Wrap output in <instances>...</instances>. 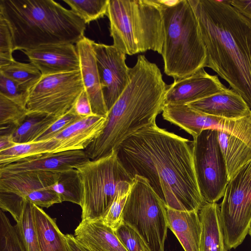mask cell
I'll list each match as a JSON object with an SVG mask.
<instances>
[{
	"label": "cell",
	"mask_w": 251,
	"mask_h": 251,
	"mask_svg": "<svg viewBox=\"0 0 251 251\" xmlns=\"http://www.w3.org/2000/svg\"><path fill=\"white\" fill-rule=\"evenodd\" d=\"M191 143L155 123L131 135L116 151L130 176L145 178L166 207L199 212L206 202L198 185Z\"/></svg>",
	"instance_id": "cell-1"
},
{
	"label": "cell",
	"mask_w": 251,
	"mask_h": 251,
	"mask_svg": "<svg viewBox=\"0 0 251 251\" xmlns=\"http://www.w3.org/2000/svg\"><path fill=\"white\" fill-rule=\"evenodd\" d=\"M188 0L206 49V67L225 80L251 110V20L231 0Z\"/></svg>",
	"instance_id": "cell-2"
},
{
	"label": "cell",
	"mask_w": 251,
	"mask_h": 251,
	"mask_svg": "<svg viewBox=\"0 0 251 251\" xmlns=\"http://www.w3.org/2000/svg\"><path fill=\"white\" fill-rule=\"evenodd\" d=\"M167 85L158 67L145 55L130 68L128 83L110 109L100 133L84 150L90 160L117 151L131 135L156 123L165 106Z\"/></svg>",
	"instance_id": "cell-3"
},
{
	"label": "cell",
	"mask_w": 251,
	"mask_h": 251,
	"mask_svg": "<svg viewBox=\"0 0 251 251\" xmlns=\"http://www.w3.org/2000/svg\"><path fill=\"white\" fill-rule=\"evenodd\" d=\"M0 16L9 27L14 51L76 44L84 36V21L53 0H0Z\"/></svg>",
	"instance_id": "cell-4"
},
{
	"label": "cell",
	"mask_w": 251,
	"mask_h": 251,
	"mask_svg": "<svg viewBox=\"0 0 251 251\" xmlns=\"http://www.w3.org/2000/svg\"><path fill=\"white\" fill-rule=\"evenodd\" d=\"M164 38L161 55L165 74L174 80L206 67L207 52L188 0H161Z\"/></svg>",
	"instance_id": "cell-5"
},
{
	"label": "cell",
	"mask_w": 251,
	"mask_h": 251,
	"mask_svg": "<svg viewBox=\"0 0 251 251\" xmlns=\"http://www.w3.org/2000/svg\"><path fill=\"white\" fill-rule=\"evenodd\" d=\"M113 46L126 55L161 54L164 33L159 0H109L106 13Z\"/></svg>",
	"instance_id": "cell-6"
},
{
	"label": "cell",
	"mask_w": 251,
	"mask_h": 251,
	"mask_svg": "<svg viewBox=\"0 0 251 251\" xmlns=\"http://www.w3.org/2000/svg\"><path fill=\"white\" fill-rule=\"evenodd\" d=\"M82 186L81 220L100 219L118 192L130 185L133 178L120 161L116 151L76 168Z\"/></svg>",
	"instance_id": "cell-7"
},
{
	"label": "cell",
	"mask_w": 251,
	"mask_h": 251,
	"mask_svg": "<svg viewBox=\"0 0 251 251\" xmlns=\"http://www.w3.org/2000/svg\"><path fill=\"white\" fill-rule=\"evenodd\" d=\"M122 219L139 234L150 251H164L168 228L166 206L145 178L134 177Z\"/></svg>",
	"instance_id": "cell-8"
},
{
	"label": "cell",
	"mask_w": 251,
	"mask_h": 251,
	"mask_svg": "<svg viewBox=\"0 0 251 251\" xmlns=\"http://www.w3.org/2000/svg\"><path fill=\"white\" fill-rule=\"evenodd\" d=\"M220 208L226 245L228 250L235 249L251 225V161L229 180Z\"/></svg>",
	"instance_id": "cell-9"
},
{
	"label": "cell",
	"mask_w": 251,
	"mask_h": 251,
	"mask_svg": "<svg viewBox=\"0 0 251 251\" xmlns=\"http://www.w3.org/2000/svg\"><path fill=\"white\" fill-rule=\"evenodd\" d=\"M194 170L198 185L206 203H214L224 197L229 179L217 130L206 129L191 143Z\"/></svg>",
	"instance_id": "cell-10"
},
{
	"label": "cell",
	"mask_w": 251,
	"mask_h": 251,
	"mask_svg": "<svg viewBox=\"0 0 251 251\" xmlns=\"http://www.w3.org/2000/svg\"><path fill=\"white\" fill-rule=\"evenodd\" d=\"M84 89L80 70L42 75L29 92L26 108L60 117L69 111Z\"/></svg>",
	"instance_id": "cell-11"
},
{
	"label": "cell",
	"mask_w": 251,
	"mask_h": 251,
	"mask_svg": "<svg viewBox=\"0 0 251 251\" xmlns=\"http://www.w3.org/2000/svg\"><path fill=\"white\" fill-rule=\"evenodd\" d=\"M56 178L57 172L41 171L0 174V191L14 193L40 207L49 208L62 202L51 189Z\"/></svg>",
	"instance_id": "cell-12"
},
{
	"label": "cell",
	"mask_w": 251,
	"mask_h": 251,
	"mask_svg": "<svg viewBox=\"0 0 251 251\" xmlns=\"http://www.w3.org/2000/svg\"><path fill=\"white\" fill-rule=\"evenodd\" d=\"M92 46L104 100L109 111L128 83L130 68L126 63V54L113 45L93 40Z\"/></svg>",
	"instance_id": "cell-13"
},
{
	"label": "cell",
	"mask_w": 251,
	"mask_h": 251,
	"mask_svg": "<svg viewBox=\"0 0 251 251\" xmlns=\"http://www.w3.org/2000/svg\"><path fill=\"white\" fill-rule=\"evenodd\" d=\"M226 89L217 75H211L203 68L190 76L174 80L171 84L167 85L165 105L187 104Z\"/></svg>",
	"instance_id": "cell-14"
},
{
	"label": "cell",
	"mask_w": 251,
	"mask_h": 251,
	"mask_svg": "<svg viewBox=\"0 0 251 251\" xmlns=\"http://www.w3.org/2000/svg\"><path fill=\"white\" fill-rule=\"evenodd\" d=\"M217 134L229 180L251 161V111L248 115L238 119L231 131L217 130Z\"/></svg>",
	"instance_id": "cell-15"
},
{
	"label": "cell",
	"mask_w": 251,
	"mask_h": 251,
	"mask_svg": "<svg viewBox=\"0 0 251 251\" xmlns=\"http://www.w3.org/2000/svg\"><path fill=\"white\" fill-rule=\"evenodd\" d=\"M162 117L166 121L185 130L193 138L206 129L231 131L238 120L210 115L187 104L166 105L162 111Z\"/></svg>",
	"instance_id": "cell-16"
},
{
	"label": "cell",
	"mask_w": 251,
	"mask_h": 251,
	"mask_svg": "<svg viewBox=\"0 0 251 251\" xmlns=\"http://www.w3.org/2000/svg\"><path fill=\"white\" fill-rule=\"evenodd\" d=\"M90 160L82 150L48 152L31 156L0 167V174L31 171L61 172L76 169Z\"/></svg>",
	"instance_id": "cell-17"
},
{
	"label": "cell",
	"mask_w": 251,
	"mask_h": 251,
	"mask_svg": "<svg viewBox=\"0 0 251 251\" xmlns=\"http://www.w3.org/2000/svg\"><path fill=\"white\" fill-rule=\"evenodd\" d=\"M42 75L80 70L75 46L71 44L45 45L23 51Z\"/></svg>",
	"instance_id": "cell-18"
},
{
	"label": "cell",
	"mask_w": 251,
	"mask_h": 251,
	"mask_svg": "<svg viewBox=\"0 0 251 251\" xmlns=\"http://www.w3.org/2000/svg\"><path fill=\"white\" fill-rule=\"evenodd\" d=\"M93 40L84 36L75 44L84 89L89 97L94 115L106 118V106L100 84Z\"/></svg>",
	"instance_id": "cell-19"
},
{
	"label": "cell",
	"mask_w": 251,
	"mask_h": 251,
	"mask_svg": "<svg viewBox=\"0 0 251 251\" xmlns=\"http://www.w3.org/2000/svg\"><path fill=\"white\" fill-rule=\"evenodd\" d=\"M187 105L204 113L229 119L242 118L251 111L240 95L227 88L220 93Z\"/></svg>",
	"instance_id": "cell-20"
},
{
	"label": "cell",
	"mask_w": 251,
	"mask_h": 251,
	"mask_svg": "<svg viewBox=\"0 0 251 251\" xmlns=\"http://www.w3.org/2000/svg\"><path fill=\"white\" fill-rule=\"evenodd\" d=\"M106 121V118L97 115L78 119L53 138L58 141L56 152L84 150L100 133Z\"/></svg>",
	"instance_id": "cell-21"
},
{
	"label": "cell",
	"mask_w": 251,
	"mask_h": 251,
	"mask_svg": "<svg viewBox=\"0 0 251 251\" xmlns=\"http://www.w3.org/2000/svg\"><path fill=\"white\" fill-rule=\"evenodd\" d=\"M74 236L90 251H127L115 231L100 220H81L75 230Z\"/></svg>",
	"instance_id": "cell-22"
},
{
	"label": "cell",
	"mask_w": 251,
	"mask_h": 251,
	"mask_svg": "<svg viewBox=\"0 0 251 251\" xmlns=\"http://www.w3.org/2000/svg\"><path fill=\"white\" fill-rule=\"evenodd\" d=\"M168 227L185 251H200L201 224L199 212L183 211L166 207Z\"/></svg>",
	"instance_id": "cell-23"
},
{
	"label": "cell",
	"mask_w": 251,
	"mask_h": 251,
	"mask_svg": "<svg viewBox=\"0 0 251 251\" xmlns=\"http://www.w3.org/2000/svg\"><path fill=\"white\" fill-rule=\"evenodd\" d=\"M201 224L200 251H227L217 202L206 203L199 211Z\"/></svg>",
	"instance_id": "cell-24"
},
{
	"label": "cell",
	"mask_w": 251,
	"mask_h": 251,
	"mask_svg": "<svg viewBox=\"0 0 251 251\" xmlns=\"http://www.w3.org/2000/svg\"><path fill=\"white\" fill-rule=\"evenodd\" d=\"M34 217L40 251H69L65 235L56 220L34 204Z\"/></svg>",
	"instance_id": "cell-25"
},
{
	"label": "cell",
	"mask_w": 251,
	"mask_h": 251,
	"mask_svg": "<svg viewBox=\"0 0 251 251\" xmlns=\"http://www.w3.org/2000/svg\"><path fill=\"white\" fill-rule=\"evenodd\" d=\"M58 141L55 138L25 143H16L12 147L0 151V167H2L31 156L56 152Z\"/></svg>",
	"instance_id": "cell-26"
},
{
	"label": "cell",
	"mask_w": 251,
	"mask_h": 251,
	"mask_svg": "<svg viewBox=\"0 0 251 251\" xmlns=\"http://www.w3.org/2000/svg\"><path fill=\"white\" fill-rule=\"evenodd\" d=\"M59 117L29 112L23 122L11 133L12 139L15 143L32 142Z\"/></svg>",
	"instance_id": "cell-27"
},
{
	"label": "cell",
	"mask_w": 251,
	"mask_h": 251,
	"mask_svg": "<svg viewBox=\"0 0 251 251\" xmlns=\"http://www.w3.org/2000/svg\"><path fill=\"white\" fill-rule=\"evenodd\" d=\"M51 189L59 197L61 202L69 201L81 206L82 186L76 169L57 172L56 181Z\"/></svg>",
	"instance_id": "cell-28"
},
{
	"label": "cell",
	"mask_w": 251,
	"mask_h": 251,
	"mask_svg": "<svg viewBox=\"0 0 251 251\" xmlns=\"http://www.w3.org/2000/svg\"><path fill=\"white\" fill-rule=\"evenodd\" d=\"M0 73L30 91L42 76L41 72L32 63H25L15 59L0 67Z\"/></svg>",
	"instance_id": "cell-29"
},
{
	"label": "cell",
	"mask_w": 251,
	"mask_h": 251,
	"mask_svg": "<svg viewBox=\"0 0 251 251\" xmlns=\"http://www.w3.org/2000/svg\"><path fill=\"white\" fill-rule=\"evenodd\" d=\"M14 226L25 251H40L33 203L25 201L21 218Z\"/></svg>",
	"instance_id": "cell-30"
},
{
	"label": "cell",
	"mask_w": 251,
	"mask_h": 251,
	"mask_svg": "<svg viewBox=\"0 0 251 251\" xmlns=\"http://www.w3.org/2000/svg\"><path fill=\"white\" fill-rule=\"evenodd\" d=\"M28 113L26 107L0 94V135L11 134L23 122Z\"/></svg>",
	"instance_id": "cell-31"
},
{
	"label": "cell",
	"mask_w": 251,
	"mask_h": 251,
	"mask_svg": "<svg viewBox=\"0 0 251 251\" xmlns=\"http://www.w3.org/2000/svg\"><path fill=\"white\" fill-rule=\"evenodd\" d=\"M109 0H63L85 24L106 15Z\"/></svg>",
	"instance_id": "cell-32"
},
{
	"label": "cell",
	"mask_w": 251,
	"mask_h": 251,
	"mask_svg": "<svg viewBox=\"0 0 251 251\" xmlns=\"http://www.w3.org/2000/svg\"><path fill=\"white\" fill-rule=\"evenodd\" d=\"M131 185L132 184L123 188L118 192L108 210L99 219L114 231L123 222V211Z\"/></svg>",
	"instance_id": "cell-33"
},
{
	"label": "cell",
	"mask_w": 251,
	"mask_h": 251,
	"mask_svg": "<svg viewBox=\"0 0 251 251\" xmlns=\"http://www.w3.org/2000/svg\"><path fill=\"white\" fill-rule=\"evenodd\" d=\"M0 251H25L15 226L0 209Z\"/></svg>",
	"instance_id": "cell-34"
},
{
	"label": "cell",
	"mask_w": 251,
	"mask_h": 251,
	"mask_svg": "<svg viewBox=\"0 0 251 251\" xmlns=\"http://www.w3.org/2000/svg\"><path fill=\"white\" fill-rule=\"evenodd\" d=\"M115 233L127 251H150L139 234L123 222Z\"/></svg>",
	"instance_id": "cell-35"
},
{
	"label": "cell",
	"mask_w": 251,
	"mask_h": 251,
	"mask_svg": "<svg viewBox=\"0 0 251 251\" xmlns=\"http://www.w3.org/2000/svg\"><path fill=\"white\" fill-rule=\"evenodd\" d=\"M29 91L0 73V94L26 107Z\"/></svg>",
	"instance_id": "cell-36"
},
{
	"label": "cell",
	"mask_w": 251,
	"mask_h": 251,
	"mask_svg": "<svg viewBox=\"0 0 251 251\" xmlns=\"http://www.w3.org/2000/svg\"><path fill=\"white\" fill-rule=\"evenodd\" d=\"M81 118L82 117L76 115L71 108L65 114L59 117L45 131L40 134L33 142L46 141L53 138Z\"/></svg>",
	"instance_id": "cell-37"
},
{
	"label": "cell",
	"mask_w": 251,
	"mask_h": 251,
	"mask_svg": "<svg viewBox=\"0 0 251 251\" xmlns=\"http://www.w3.org/2000/svg\"><path fill=\"white\" fill-rule=\"evenodd\" d=\"M13 51V38L9 27L0 16V67L14 60Z\"/></svg>",
	"instance_id": "cell-38"
},
{
	"label": "cell",
	"mask_w": 251,
	"mask_h": 251,
	"mask_svg": "<svg viewBox=\"0 0 251 251\" xmlns=\"http://www.w3.org/2000/svg\"><path fill=\"white\" fill-rule=\"evenodd\" d=\"M25 200L13 193L0 191V207L4 211L8 212L16 223L21 216Z\"/></svg>",
	"instance_id": "cell-39"
},
{
	"label": "cell",
	"mask_w": 251,
	"mask_h": 251,
	"mask_svg": "<svg viewBox=\"0 0 251 251\" xmlns=\"http://www.w3.org/2000/svg\"><path fill=\"white\" fill-rule=\"evenodd\" d=\"M72 108L74 113L80 117L95 115L93 113L91 102L85 89L81 92Z\"/></svg>",
	"instance_id": "cell-40"
},
{
	"label": "cell",
	"mask_w": 251,
	"mask_h": 251,
	"mask_svg": "<svg viewBox=\"0 0 251 251\" xmlns=\"http://www.w3.org/2000/svg\"><path fill=\"white\" fill-rule=\"evenodd\" d=\"M230 4L242 15L251 20V0H231Z\"/></svg>",
	"instance_id": "cell-41"
},
{
	"label": "cell",
	"mask_w": 251,
	"mask_h": 251,
	"mask_svg": "<svg viewBox=\"0 0 251 251\" xmlns=\"http://www.w3.org/2000/svg\"><path fill=\"white\" fill-rule=\"evenodd\" d=\"M65 237L69 251H90L79 244L74 235L67 234L65 235Z\"/></svg>",
	"instance_id": "cell-42"
},
{
	"label": "cell",
	"mask_w": 251,
	"mask_h": 251,
	"mask_svg": "<svg viewBox=\"0 0 251 251\" xmlns=\"http://www.w3.org/2000/svg\"><path fill=\"white\" fill-rule=\"evenodd\" d=\"M16 144L13 141L11 134L0 135V151L8 149Z\"/></svg>",
	"instance_id": "cell-43"
},
{
	"label": "cell",
	"mask_w": 251,
	"mask_h": 251,
	"mask_svg": "<svg viewBox=\"0 0 251 251\" xmlns=\"http://www.w3.org/2000/svg\"><path fill=\"white\" fill-rule=\"evenodd\" d=\"M248 233L249 234V235H250V236L251 237V225L250 226Z\"/></svg>",
	"instance_id": "cell-44"
}]
</instances>
